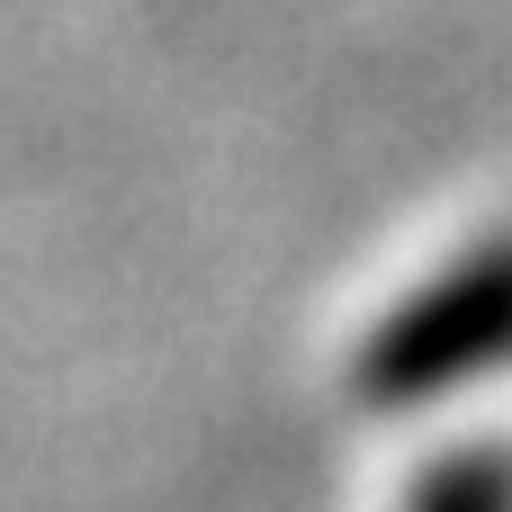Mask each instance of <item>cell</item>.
<instances>
[{
    "label": "cell",
    "instance_id": "6da1fadb",
    "mask_svg": "<svg viewBox=\"0 0 512 512\" xmlns=\"http://www.w3.org/2000/svg\"><path fill=\"white\" fill-rule=\"evenodd\" d=\"M486 369H512V234L432 270L351 351V387L369 405H432Z\"/></svg>",
    "mask_w": 512,
    "mask_h": 512
},
{
    "label": "cell",
    "instance_id": "7a4b0ae2",
    "mask_svg": "<svg viewBox=\"0 0 512 512\" xmlns=\"http://www.w3.org/2000/svg\"><path fill=\"white\" fill-rule=\"evenodd\" d=\"M414 512H512V468L495 450H459V459H441L423 477Z\"/></svg>",
    "mask_w": 512,
    "mask_h": 512
}]
</instances>
